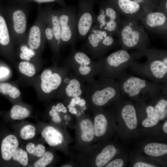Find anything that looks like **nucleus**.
<instances>
[{
  "instance_id": "nucleus-34",
  "label": "nucleus",
  "mask_w": 167,
  "mask_h": 167,
  "mask_svg": "<svg viewBox=\"0 0 167 167\" xmlns=\"http://www.w3.org/2000/svg\"><path fill=\"white\" fill-rule=\"evenodd\" d=\"M54 155L51 152H45L41 158L34 164L35 167H45L50 164L54 159Z\"/></svg>"
},
{
  "instance_id": "nucleus-9",
  "label": "nucleus",
  "mask_w": 167,
  "mask_h": 167,
  "mask_svg": "<svg viewBox=\"0 0 167 167\" xmlns=\"http://www.w3.org/2000/svg\"><path fill=\"white\" fill-rule=\"evenodd\" d=\"M123 17L139 22L147 13L156 8L159 0H107Z\"/></svg>"
},
{
  "instance_id": "nucleus-19",
  "label": "nucleus",
  "mask_w": 167,
  "mask_h": 167,
  "mask_svg": "<svg viewBox=\"0 0 167 167\" xmlns=\"http://www.w3.org/2000/svg\"><path fill=\"white\" fill-rule=\"evenodd\" d=\"M19 145L18 140L15 135L10 134L5 137L2 140L1 145V153L2 159L6 161L11 160L18 148Z\"/></svg>"
},
{
  "instance_id": "nucleus-31",
  "label": "nucleus",
  "mask_w": 167,
  "mask_h": 167,
  "mask_svg": "<svg viewBox=\"0 0 167 167\" xmlns=\"http://www.w3.org/2000/svg\"><path fill=\"white\" fill-rule=\"evenodd\" d=\"M26 149L29 154L39 157L42 156L46 152L45 148L43 145L39 144L36 146L32 143H28Z\"/></svg>"
},
{
  "instance_id": "nucleus-8",
  "label": "nucleus",
  "mask_w": 167,
  "mask_h": 167,
  "mask_svg": "<svg viewBox=\"0 0 167 167\" xmlns=\"http://www.w3.org/2000/svg\"><path fill=\"white\" fill-rule=\"evenodd\" d=\"M88 95L90 102L97 107L103 106L122 97L117 80L109 78L95 80L88 85Z\"/></svg>"
},
{
  "instance_id": "nucleus-12",
  "label": "nucleus",
  "mask_w": 167,
  "mask_h": 167,
  "mask_svg": "<svg viewBox=\"0 0 167 167\" xmlns=\"http://www.w3.org/2000/svg\"><path fill=\"white\" fill-rule=\"evenodd\" d=\"M121 15L106 1L99 4V11L96 14L94 25L113 36L116 34L120 27Z\"/></svg>"
},
{
  "instance_id": "nucleus-43",
  "label": "nucleus",
  "mask_w": 167,
  "mask_h": 167,
  "mask_svg": "<svg viewBox=\"0 0 167 167\" xmlns=\"http://www.w3.org/2000/svg\"><path fill=\"white\" fill-rule=\"evenodd\" d=\"M62 167H71L72 166L71 165L66 164V165H63L62 166Z\"/></svg>"
},
{
  "instance_id": "nucleus-26",
  "label": "nucleus",
  "mask_w": 167,
  "mask_h": 167,
  "mask_svg": "<svg viewBox=\"0 0 167 167\" xmlns=\"http://www.w3.org/2000/svg\"><path fill=\"white\" fill-rule=\"evenodd\" d=\"M81 138L85 142H90L93 139L95 133L94 126L92 122L86 119L82 121L80 123Z\"/></svg>"
},
{
  "instance_id": "nucleus-3",
  "label": "nucleus",
  "mask_w": 167,
  "mask_h": 167,
  "mask_svg": "<svg viewBox=\"0 0 167 167\" xmlns=\"http://www.w3.org/2000/svg\"><path fill=\"white\" fill-rule=\"evenodd\" d=\"M115 35L122 48L126 50H142L150 48V41L144 27L135 20L125 17L122 18Z\"/></svg>"
},
{
  "instance_id": "nucleus-36",
  "label": "nucleus",
  "mask_w": 167,
  "mask_h": 167,
  "mask_svg": "<svg viewBox=\"0 0 167 167\" xmlns=\"http://www.w3.org/2000/svg\"><path fill=\"white\" fill-rule=\"evenodd\" d=\"M33 1L38 3L56 2L61 6L64 7L67 6L64 0H32Z\"/></svg>"
},
{
  "instance_id": "nucleus-14",
  "label": "nucleus",
  "mask_w": 167,
  "mask_h": 167,
  "mask_svg": "<svg viewBox=\"0 0 167 167\" xmlns=\"http://www.w3.org/2000/svg\"><path fill=\"white\" fill-rule=\"evenodd\" d=\"M23 40L30 49L41 56L47 43L44 32L42 9L38 11L34 22Z\"/></svg>"
},
{
  "instance_id": "nucleus-29",
  "label": "nucleus",
  "mask_w": 167,
  "mask_h": 167,
  "mask_svg": "<svg viewBox=\"0 0 167 167\" xmlns=\"http://www.w3.org/2000/svg\"><path fill=\"white\" fill-rule=\"evenodd\" d=\"M30 111L27 108L20 105L15 104L11 109L10 115L13 120H21L29 117Z\"/></svg>"
},
{
  "instance_id": "nucleus-11",
  "label": "nucleus",
  "mask_w": 167,
  "mask_h": 167,
  "mask_svg": "<svg viewBox=\"0 0 167 167\" xmlns=\"http://www.w3.org/2000/svg\"><path fill=\"white\" fill-rule=\"evenodd\" d=\"M28 11L21 7L9 10L6 23L10 36L15 48L22 41L26 33Z\"/></svg>"
},
{
  "instance_id": "nucleus-33",
  "label": "nucleus",
  "mask_w": 167,
  "mask_h": 167,
  "mask_svg": "<svg viewBox=\"0 0 167 167\" xmlns=\"http://www.w3.org/2000/svg\"><path fill=\"white\" fill-rule=\"evenodd\" d=\"M36 134V129L33 125L28 124L23 126L20 131L21 138L24 140H28L33 138Z\"/></svg>"
},
{
  "instance_id": "nucleus-44",
  "label": "nucleus",
  "mask_w": 167,
  "mask_h": 167,
  "mask_svg": "<svg viewBox=\"0 0 167 167\" xmlns=\"http://www.w3.org/2000/svg\"></svg>"
},
{
  "instance_id": "nucleus-28",
  "label": "nucleus",
  "mask_w": 167,
  "mask_h": 167,
  "mask_svg": "<svg viewBox=\"0 0 167 167\" xmlns=\"http://www.w3.org/2000/svg\"><path fill=\"white\" fill-rule=\"evenodd\" d=\"M107 125V119L103 114L100 113L97 115L94 120L95 135L98 137L103 135L106 132Z\"/></svg>"
},
{
  "instance_id": "nucleus-40",
  "label": "nucleus",
  "mask_w": 167,
  "mask_h": 167,
  "mask_svg": "<svg viewBox=\"0 0 167 167\" xmlns=\"http://www.w3.org/2000/svg\"><path fill=\"white\" fill-rule=\"evenodd\" d=\"M60 113L57 112L52 108L49 111V114L52 117L59 114Z\"/></svg>"
},
{
  "instance_id": "nucleus-5",
  "label": "nucleus",
  "mask_w": 167,
  "mask_h": 167,
  "mask_svg": "<svg viewBox=\"0 0 167 167\" xmlns=\"http://www.w3.org/2000/svg\"><path fill=\"white\" fill-rule=\"evenodd\" d=\"M70 71L65 65L58 66L53 64L52 66L44 69L31 84L38 94L49 97L55 95Z\"/></svg>"
},
{
  "instance_id": "nucleus-18",
  "label": "nucleus",
  "mask_w": 167,
  "mask_h": 167,
  "mask_svg": "<svg viewBox=\"0 0 167 167\" xmlns=\"http://www.w3.org/2000/svg\"><path fill=\"white\" fill-rule=\"evenodd\" d=\"M121 106V115L127 126L130 130L135 129L137 127L138 121L135 106L129 102L125 103Z\"/></svg>"
},
{
  "instance_id": "nucleus-38",
  "label": "nucleus",
  "mask_w": 167,
  "mask_h": 167,
  "mask_svg": "<svg viewBox=\"0 0 167 167\" xmlns=\"http://www.w3.org/2000/svg\"><path fill=\"white\" fill-rule=\"evenodd\" d=\"M10 71L8 69L4 67L0 68V78L8 76Z\"/></svg>"
},
{
  "instance_id": "nucleus-16",
  "label": "nucleus",
  "mask_w": 167,
  "mask_h": 167,
  "mask_svg": "<svg viewBox=\"0 0 167 167\" xmlns=\"http://www.w3.org/2000/svg\"><path fill=\"white\" fill-rule=\"evenodd\" d=\"M88 85L72 73L65 79L55 95L63 97L73 98L88 96Z\"/></svg>"
},
{
  "instance_id": "nucleus-42",
  "label": "nucleus",
  "mask_w": 167,
  "mask_h": 167,
  "mask_svg": "<svg viewBox=\"0 0 167 167\" xmlns=\"http://www.w3.org/2000/svg\"><path fill=\"white\" fill-rule=\"evenodd\" d=\"M163 130L164 132L167 134V122H166L164 124L163 127Z\"/></svg>"
},
{
  "instance_id": "nucleus-10",
  "label": "nucleus",
  "mask_w": 167,
  "mask_h": 167,
  "mask_svg": "<svg viewBox=\"0 0 167 167\" xmlns=\"http://www.w3.org/2000/svg\"><path fill=\"white\" fill-rule=\"evenodd\" d=\"M61 29L60 49L67 46L75 47L77 39L76 6H66L57 10Z\"/></svg>"
},
{
  "instance_id": "nucleus-23",
  "label": "nucleus",
  "mask_w": 167,
  "mask_h": 167,
  "mask_svg": "<svg viewBox=\"0 0 167 167\" xmlns=\"http://www.w3.org/2000/svg\"><path fill=\"white\" fill-rule=\"evenodd\" d=\"M0 45L7 47L15 53V47L11 40L4 18L0 15Z\"/></svg>"
},
{
  "instance_id": "nucleus-32",
  "label": "nucleus",
  "mask_w": 167,
  "mask_h": 167,
  "mask_svg": "<svg viewBox=\"0 0 167 167\" xmlns=\"http://www.w3.org/2000/svg\"><path fill=\"white\" fill-rule=\"evenodd\" d=\"M12 158L23 166H25L28 165V158L27 152L22 148H17L14 153Z\"/></svg>"
},
{
  "instance_id": "nucleus-30",
  "label": "nucleus",
  "mask_w": 167,
  "mask_h": 167,
  "mask_svg": "<svg viewBox=\"0 0 167 167\" xmlns=\"http://www.w3.org/2000/svg\"><path fill=\"white\" fill-rule=\"evenodd\" d=\"M145 111L147 117L142 122L143 126L146 128L151 127L156 125L159 120L156 118L154 114V108L153 105H145Z\"/></svg>"
},
{
  "instance_id": "nucleus-20",
  "label": "nucleus",
  "mask_w": 167,
  "mask_h": 167,
  "mask_svg": "<svg viewBox=\"0 0 167 167\" xmlns=\"http://www.w3.org/2000/svg\"><path fill=\"white\" fill-rule=\"evenodd\" d=\"M15 54L17 59L35 62H41V56L30 49L23 40L16 46Z\"/></svg>"
},
{
  "instance_id": "nucleus-4",
  "label": "nucleus",
  "mask_w": 167,
  "mask_h": 167,
  "mask_svg": "<svg viewBox=\"0 0 167 167\" xmlns=\"http://www.w3.org/2000/svg\"><path fill=\"white\" fill-rule=\"evenodd\" d=\"M134 60L132 53L122 48L95 60L96 75L115 79L131 66Z\"/></svg>"
},
{
  "instance_id": "nucleus-1",
  "label": "nucleus",
  "mask_w": 167,
  "mask_h": 167,
  "mask_svg": "<svg viewBox=\"0 0 167 167\" xmlns=\"http://www.w3.org/2000/svg\"><path fill=\"white\" fill-rule=\"evenodd\" d=\"M135 51L146 60L143 62L134 59L129 68L133 73L154 83L167 84L166 50L148 48Z\"/></svg>"
},
{
  "instance_id": "nucleus-25",
  "label": "nucleus",
  "mask_w": 167,
  "mask_h": 167,
  "mask_svg": "<svg viewBox=\"0 0 167 167\" xmlns=\"http://www.w3.org/2000/svg\"><path fill=\"white\" fill-rule=\"evenodd\" d=\"M144 151L148 156L153 157L160 156L167 153V145L162 143H150L145 145Z\"/></svg>"
},
{
  "instance_id": "nucleus-41",
  "label": "nucleus",
  "mask_w": 167,
  "mask_h": 167,
  "mask_svg": "<svg viewBox=\"0 0 167 167\" xmlns=\"http://www.w3.org/2000/svg\"><path fill=\"white\" fill-rule=\"evenodd\" d=\"M69 112L73 114H76L77 113L76 109L74 107L69 108Z\"/></svg>"
},
{
  "instance_id": "nucleus-37",
  "label": "nucleus",
  "mask_w": 167,
  "mask_h": 167,
  "mask_svg": "<svg viewBox=\"0 0 167 167\" xmlns=\"http://www.w3.org/2000/svg\"><path fill=\"white\" fill-rule=\"evenodd\" d=\"M134 167H154L153 165L143 162H138L133 166Z\"/></svg>"
},
{
  "instance_id": "nucleus-7",
  "label": "nucleus",
  "mask_w": 167,
  "mask_h": 167,
  "mask_svg": "<svg viewBox=\"0 0 167 167\" xmlns=\"http://www.w3.org/2000/svg\"><path fill=\"white\" fill-rule=\"evenodd\" d=\"M70 48L69 53L64 60V65L85 83L90 84L96 76V61L84 52L76 49L75 47Z\"/></svg>"
},
{
  "instance_id": "nucleus-15",
  "label": "nucleus",
  "mask_w": 167,
  "mask_h": 167,
  "mask_svg": "<svg viewBox=\"0 0 167 167\" xmlns=\"http://www.w3.org/2000/svg\"><path fill=\"white\" fill-rule=\"evenodd\" d=\"M139 21L151 32L161 36L167 35V11L160 6L147 13Z\"/></svg>"
},
{
  "instance_id": "nucleus-24",
  "label": "nucleus",
  "mask_w": 167,
  "mask_h": 167,
  "mask_svg": "<svg viewBox=\"0 0 167 167\" xmlns=\"http://www.w3.org/2000/svg\"><path fill=\"white\" fill-rule=\"evenodd\" d=\"M117 151L113 145L106 146L96 156L95 161L96 166L102 167L106 165L115 156Z\"/></svg>"
},
{
  "instance_id": "nucleus-2",
  "label": "nucleus",
  "mask_w": 167,
  "mask_h": 167,
  "mask_svg": "<svg viewBox=\"0 0 167 167\" xmlns=\"http://www.w3.org/2000/svg\"><path fill=\"white\" fill-rule=\"evenodd\" d=\"M117 79L122 95L137 101L153 99L162 92L165 84L154 83L126 72Z\"/></svg>"
},
{
  "instance_id": "nucleus-6",
  "label": "nucleus",
  "mask_w": 167,
  "mask_h": 167,
  "mask_svg": "<svg viewBox=\"0 0 167 167\" xmlns=\"http://www.w3.org/2000/svg\"><path fill=\"white\" fill-rule=\"evenodd\" d=\"M82 45V51L93 60L103 56L116 47L119 42L112 36L94 25Z\"/></svg>"
},
{
  "instance_id": "nucleus-35",
  "label": "nucleus",
  "mask_w": 167,
  "mask_h": 167,
  "mask_svg": "<svg viewBox=\"0 0 167 167\" xmlns=\"http://www.w3.org/2000/svg\"><path fill=\"white\" fill-rule=\"evenodd\" d=\"M124 164L122 160L121 159H116L108 164L105 167H122Z\"/></svg>"
},
{
  "instance_id": "nucleus-27",
  "label": "nucleus",
  "mask_w": 167,
  "mask_h": 167,
  "mask_svg": "<svg viewBox=\"0 0 167 167\" xmlns=\"http://www.w3.org/2000/svg\"><path fill=\"white\" fill-rule=\"evenodd\" d=\"M0 93L14 100L18 99L21 95L20 90L16 85L8 83H0Z\"/></svg>"
},
{
  "instance_id": "nucleus-13",
  "label": "nucleus",
  "mask_w": 167,
  "mask_h": 167,
  "mask_svg": "<svg viewBox=\"0 0 167 167\" xmlns=\"http://www.w3.org/2000/svg\"><path fill=\"white\" fill-rule=\"evenodd\" d=\"M95 0H78L76 23L77 39H86L95 21L96 14L93 11Z\"/></svg>"
},
{
  "instance_id": "nucleus-21",
  "label": "nucleus",
  "mask_w": 167,
  "mask_h": 167,
  "mask_svg": "<svg viewBox=\"0 0 167 167\" xmlns=\"http://www.w3.org/2000/svg\"><path fill=\"white\" fill-rule=\"evenodd\" d=\"M41 62H35L26 61H20L17 64L19 73L24 78L30 80V83L36 77L38 71V66Z\"/></svg>"
},
{
  "instance_id": "nucleus-17",
  "label": "nucleus",
  "mask_w": 167,
  "mask_h": 167,
  "mask_svg": "<svg viewBox=\"0 0 167 167\" xmlns=\"http://www.w3.org/2000/svg\"><path fill=\"white\" fill-rule=\"evenodd\" d=\"M44 32L47 41L52 53L53 64H57L61 57L58 49L51 22L48 7L42 9Z\"/></svg>"
},
{
  "instance_id": "nucleus-39",
  "label": "nucleus",
  "mask_w": 167,
  "mask_h": 167,
  "mask_svg": "<svg viewBox=\"0 0 167 167\" xmlns=\"http://www.w3.org/2000/svg\"><path fill=\"white\" fill-rule=\"evenodd\" d=\"M52 120L54 122L57 123H59L61 121V119L59 114L52 117Z\"/></svg>"
},
{
  "instance_id": "nucleus-22",
  "label": "nucleus",
  "mask_w": 167,
  "mask_h": 167,
  "mask_svg": "<svg viewBox=\"0 0 167 167\" xmlns=\"http://www.w3.org/2000/svg\"><path fill=\"white\" fill-rule=\"evenodd\" d=\"M41 135L50 146H56L61 144L63 141V136L62 133L52 126L45 127L42 131Z\"/></svg>"
}]
</instances>
